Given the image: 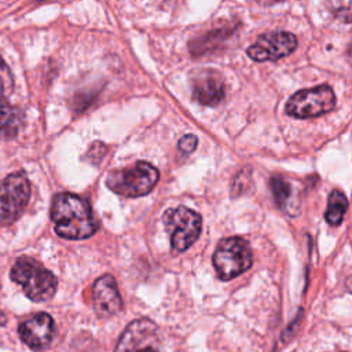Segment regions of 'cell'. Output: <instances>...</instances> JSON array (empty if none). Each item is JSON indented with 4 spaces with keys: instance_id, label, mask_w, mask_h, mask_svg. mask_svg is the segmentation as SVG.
Masks as SVG:
<instances>
[{
    "instance_id": "cell-15",
    "label": "cell",
    "mask_w": 352,
    "mask_h": 352,
    "mask_svg": "<svg viewBox=\"0 0 352 352\" xmlns=\"http://www.w3.org/2000/svg\"><path fill=\"white\" fill-rule=\"evenodd\" d=\"M270 187H271V191L275 197V201L278 202L279 206L283 208L286 205V202L289 201L290 194H292L290 184L280 176H272L271 180H270Z\"/></svg>"
},
{
    "instance_id": "cell-14",
    "label": "cell",
    "mask_w": 352,
    "mask_h": 352,
    "mask_svg": "<svg viewBox=\"0 0 352 352\" xmlns=\"http://www.w3.org/2000/svg\"><path fill=\"white\" fill-rule=\"evenodd\" d=\"M348 208V199L340 190H333L329 195L327 210L324 213V219L330 226H338Z\"/></svg>"
},
{
    "instance_id": "cell-12",
    "label": "cell",
    "mask_w": 352,
    "mask_h": 352,
    "mask_svg": "<svg viewBox=\"0 0 352 352\" xmlns=\"http://www.w3.org/2000/svg\"><path fill=\"white\" fill-rule=\"evenodd\" d=\"M226 94V85L223 77L212 70L206 69L199 72L192 82V98L205 106H213L223 100Z\"/></svg>"
},
{
    "instance_id": "cell-9",
    "label": "cell",
    "mask_w": 352,
    "mask_h": 352,
    "mask_svg": "<svg viewBox=\"0 0 352 352\" xmlns=\"http://www.w3.org/2000/svg\"><path fill=\"white\" fill-rule=\"evenodd\" d=\"M297 38L289 32H274L261 34L253 45L248 48V55L257 60H276L294 51Z\"/></svg>"
},
{
    "instance_id": "cell-17",
    "label": "cell",
    "mask_w": 352,
    "mask_h": 352,
    "mask_svg": "<svg viewBox=\"0 0 352 352\" xmlns=\"http://www.w3.org/2000/svg\"><path fill=\"white\" fill-rule=\"evenodd\" d=\"M331 12L342 22H352V1H333L327 3Z\"/></svg>"
},
{
    "instance_id": "cell-5",
    "label": "cell",
    "mask_w": 352,
    "mask_h": 352,
    "mask_svg": "<svg viewBox=\"0 0 352 352\" xmlns=\"http://www.w3.org/2000/svg\"><path fill=\"white\" fill-rule=\"evenodd\" d=\"M162 220L165 228L170 234V245L175 252H184L188 249L201 234V216L186 206L166 210Z\"/></svg>"
},
{
    "instance_id": "cell-11",
    "label": "cell",
    "mask_w": 352,
    "mask_h": 352,
    "mask_svg": "<svg viewBox=\"0 0 352 352\" xmlns=\"http://www.w3.org/2000/svg\"><path fill=\"white\" fill-rule=\"evenodd\" d=\"M94 308L98 316L110 318L122 308V300L117 287V282L111 275L98 278L92 287Z\"/></svg>"
},
{
    "instance_id": "cell-16",
    "label": "cell",
    "mask_w": 352,
    "mask_h": 352,
    "mask_svg": "<svg viewBox=\"0 0 352 352\" xmlns=\"http://www.w3.org/2000/svg\"><path fill=\"white\" fill-rule=\"evenodd\" d=\"M14 88V80L11 70L3 58H0V99H4Z\"/></svg>"
},
{
    "instance_id": "cell-20",
    "label": "cell",
    "mask_w": 352,
    "mask_h": 352,
    "mask_svg": "<svg viewBox=\"0 0 352 352\" xmlns=\"http://www.w3.org/2000/svg\"><path fill=\"white\" fill-rule=\"evenodd\" d=\"M349 56H351V59H352V47H351V50H349Z\"/></svg>"
},
{
    "instance_id": "cell-6",
    "label": "cell",
    "mask_w": 352,
    "mask_h": 352,
    "mask_svg": "<svg viewBox=\"0 0 352 352\" xmlns=\"http://www.w3.org/2000/svg\"><path fill=\"white\" fill-rule=\"evenodd\" d=\"M336 106V95L329 85L301 89L286 103V113L296 118H311L329 113Z\"/></svg>"
},
{
    "instance_id": "cell-19",
    "label": "cell",
    "mask_w": 352,
    "mask_h": 352,
    "mask_svg": "<svg viewBox=\"0 0 352 352\" xmlns=\"http://www.w3.org/2000/svg\"><path fill=\"white\" fill-rule=\"evenodd\" d=\"M345 285H346V289H348V290L352 293V276H349V278L346 279Z\"/></svg>"
},
{
    "instance_id": "cell-10",
    "label": "cell",
    "mask_w": 352,
    "mask_h": 352,
    "mask_svg": "<svg viewBox=\"0 0 352 352\" xmlns=\"http://www.w3.org/2000/svg\"><path fill=\"white\" fill-rule=\"evenodd\" d=\"M18 333L21 340L32 349H44L50 345L55 333L54 319L45 312H38L23 320L18 327Z\"/></svg>"
},
{
    "instance_id": "cell-1",
    "label": "cell",
    "mask_w": 352,
    "mask_h": 352,
    "mask_svg": "<svg viewBox=\"0 0 352 352\" xmlns=\"http://www.w3.org/2000/svg\"><path fill=\"white\" fill-rule=\"evenodd\" d=\"M54 231L65 239H85L99 227L89 204L73 192H59L51 205Z\"/></svg>"
},
{
    "instance_id": "cell-4",
    "label": "cell",
    "mask_w": 352,
    "mask_h": 352,
    "mask_svg": "<svg viewBox=\"0 0 352 352\" xmlns=\"http://www.w3.org/2000/svg\"><path fill=\"white\" fill-rule=\"evenodd\" d=\"M252 258L249 243L239 236H231L217 245L213 253V267L220 279L230 280L250 268Z\"/></svg>"
},
{
    "instance_id": "cell-7",
    "label": "cell",
    "mask_w": 352,
    "mask_h": 352,
    "mask_svg": "<svg viewBox=\"0 0 352 352\" xmlns=\"http://www.w3.org/2000/svg\"><path fill=\"white\" fill-rule=\"evenodd\" d=\"M30 198V183L23 173L8 175L0 184V224L14 223Z\"/></svg>"
},
{
    "instance_id": "cell-3",
    "label": "cell",
    "mask_w": 352,
    "mask_h": 352,
    "mask_svg": "<svg viewBox=\"0 0 352 352\" xmlns=\"http://www.w3.org/2000/svg\"><path fill=\"white\" fill-rule=\"evenodd\" d=\"M160 179V172L148 162L139 161L135 165L114 169L106 177L107 187L128 198H136L148 194Z\"/></svg>"
},
{
    "instance_id": "cell-2",
    "label": "cell",
    "mask_w": 352,
    "mask_h": 352,
    "mask_svg": "<svg viewBox=\"0 0 352 352\" xmlns=\"http://www.w3.org/2000/svg\"><path fill=\"white\" fill-rule=\"evenodd\" d=\"M10 276L22 286L26 297L36 302L50 300L56 292V276L29 256H22L15 261Z\"/></svg>"
},
{
    "instance_id": "cell-18",
    "label": "cell",
    "mask_w": 352,
    "mask_h": 352,
    "mask_svg": "<svg viewBox=\"0 0 352 352\" xmlns=\"http://www.w3.org/2000/svg\"><path fill=\"white\" fill-rule=\"evenodd\" d=\"M197 136L194 135H184L180 140H179V150L184 154H188V153H192L197 147Z\"/></svg>"
},
{
    "instance_id": "cell-8",
    "label": "cell",
    "mask_w": 352,
    "mask_h": 352,
    "mask_svg": "<svg viewBox=\"0 0 352 352\" xmlns=\"http://www.w3.org/2000/svg\"><path fill=\"white\" fill-rule=\"evenodd\" d=\"M161 337L158 327L150 319L131 322L121 334L114 352H160Z\"/></svg>"
},
{
    "instance_id": "cell-13",
    "label": "cell",
    "mask_w": 352,
    "mask_h": 352,
    "mask_svg": "<svg viewBox=\"0 0 352 352\" xmlns=\"http://www.w3.org/2000/svg\"><path fill=\"white\" fill-rule=\"evenodd\" d=\"M21 125L19 113L6 102V99H0V136L14 138Z\"/></svg>"
}]
</instances>
